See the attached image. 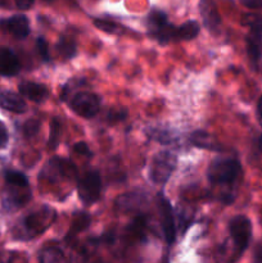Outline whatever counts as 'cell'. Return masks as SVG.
Masks as SVG:
<instances>
[{
  "label": "cell",
  "instance_id": "6da1fadb",
  "mask_svg": "<svg viewBox=\"0 0 262 263\" xmlns=\"http://www.w3.org/2000/svg\"><path fill=\"white\" fill-rule=\"evenodd\" d=\"M55 220V211L48 205H43L26 216L15 230V238L28 240L45 233Z\"/></svg>",
  "mask_w": 262,
  "mask_h": 263
},
{
  "label": "cell",
  "instance_id": "7a4b0ae2",
  "mask_svg": "<svg viewBox=\"0 0 262 263\" xmlns=\"http://www.w3.org/2000/svg\"><path fill=\"white\" fill-rule=\"evenodd\" d=\"M240 175V163L233 158H217L208 167V180L213 185H233Z\"/></svg>",
  "mask_w": 262,
  "mask_h": 263
},
{
  "label": "cell",
  "instance_id": "3957f363",
  "mask_svg": "<svg viewBox=\"0 0 262 263\" xmlns=\"http://www.w3.org/2000/svg\"><path fill=\"white\" fill-rule=\"evenodd\" d=\"M177 157L172 152H158L152 159L151 180L157 185H163L169 181L176 170Z\"/></svg>",
  "mask_w": 262,
  "mask_h": 263
},
{
  "label": "cell",
  "instance_id": "277c9868",
  "mask_svg": "<svg viewBox=\"0 0 262 263\" xmlns=\"http://www.w3.org/2000/svg\"><path fill=\"white\" fill-rule=\"evenodd\" d=\"M102 192V180L99 172L92 170L84 174L77 182V193L79 198L85 205H91L100 198Z\"/></svg>",
  "mask_w": 262,
  "mask_h": 263
},
{
  "label": "cell",
  "instance_id": "5b68a950",
  "mask_svg": "<svg viewBox=\"0 0 262 263\" xmlns=\"http://www.w3.org/2000/svg\"><path fill=\"white\" fill-rule=\"evenodd\" d=\"M229 230H230L231 239L234 241V247H235V259L240 257V254L248 247L249 240H251L252 235V225L251 221L243 215L235 216L233 220L230 221L229 225Z\"/></svg>",
  "mask_w": 262,
  "mask_h": 263
},
{
  "label": "cell",
  "instance_id": "8992f818",
  "mask_svg": "<svg viewBox=\"0 0 262 263\" xmlns=\"http://www.w3.org/2000/svg\"><path fill=\"white\" fill-rule=\"evenodd\" d=\"M149 32L161 44H167L176 39V28L167 22V17L161 10H152L148 17Z\"/></svg>",
  "mask_w": 262,
  "mask_h": 263
},
{
  "label": "cell",
  "instance_id": "52a82bcc",
  "mask_svg": "<svg viewBox=\"0 0 262 263\" xmlns=\"http://www.w3.org/2000/svg\"><path fill=\"white\" fill-rule=\"evenodd\" d=\"M69 108L80 117L91 118L99 112L100 99L92 92H77L69 102Z\"/></svg>",
  "mask_w": 262,
  "mask_h": 263
},
{
  "label": "cell",
  "instance_id": "ba28073f",
  "mask_svg": "<svg viewBox=\"0 0 262 263\" xmlns=\"http://www.w3.org/2000/svg\"><path fill=\"white\" fill-rule=\"evenodd\" d=\"M76 175V168L71 162L63 158H53L46 163L41 177L54 182L62 179H71Z\"/></svg>",
  "mask_w": 262,
  "mask_h": 263
},
{
  "label": "cell",
  "instance_id": "9c48e42d",
  "mask_svg": "<svg viewBox=\"0 0 262 263\" xmlns=\"http://www.w3.org/2000/svg\"><path fill=\"white\" fill-rule=\"evenodd\" d=\"M158 208L159 215H161V223L163 236L169 244H172L176 238V229H175V220H174V211H172L171 204L169 200L159 195L158 197Z\"/></svg>",
  "mask_w": 262,
  "mask_h": 263
},
{
  "label": "cell",
  "instance_id": "30bf717a",
  "mask_svg": "<svg viewBox=\"0 0 262 263\" xmlns=\"http://www.w3.org/2000/svg\"><path fill=\"white\" fill-rule=\"evenodd\" d=\"M146 204V197L143 193L131 192L120 195L116 199V210L120 213H134L143 210Z\"/></svg>",
  "mask_w": 262,
  "mask_h": 263
},
{
  "label": "cell",
  "instance_id": "8fae6325",
  "mask_svg": "<svg viewBox=\"0 0 262 263\" xmlns=\"http://www.w3.org/2000/svg\"><path fill=\"white\" fill-rule=\"evenodd\" d=\"M200 14L204 26L211 32H218L221 18L213 0H200Z\"/></svg>",
  "mask_w": 262,
  "mask_h": 263
},
{
  "label": "cell",
  "instance_id": "7c38bea8",
  "mask_svg": "<svg viewBox=\"0 0 262 263\" xmlns=\"http://www.w3.org/2000/svg\"><path fill=\"white\" fill-rule=\"evenodd\" d=\"M21 95L35 103H43L49 97V90L45 85L33 81H22L18 85Z\"/></svg>",
  "mask_w": 262,
  "mask_h": 263
},
{
  "label": "cell",
  "instance_id": "4fadbf2b",
  "mask_svg": "<svg viewBox=\"0 0 262 263\" xmlns=\"http://www.w3.org/2000/svg\"><path fill=\"white\" fill-rule=\"evenodd\" d=\"M0 108L12 113H25L27 110V104L25 100L15 92L10 90L0 89Z\"/></svg>",
  "mask_w": 262,
  "mask_h": 263
},
{
  "label": "cell",
  "instance_id": "5bb4252c",
  "mask_svg": "<svg viewBox=\"0 0 262 263\" xmlns=\"http://www.w3.org/2000/svg\"><path fill=\"white\" fill-rule=\"evenodd\" d=\"M3 25H4L5 30L18 40L27 37L30 33V22L25 15H13L8 20L3 21Z\"/></svg>",
  "mask_w": 262,
  "mask_h": 263
},
{
  "label": "cell",
  "instance_id": "9a60e30c",
  "mask_svg": "<svg viewBox=\"0 0 262 263\" xmlns=\"http://www.w3.org/2000/svg\"><path fill=\"white\" fill-rule=\"evenodd\" d=\"M21 69V62L14 51L8 48H0V74L15 76Z\"/></svg>",
  "mask_w": 262,
  "mask_h": 263
},
{
  "label": "cell",
  "instance_id": "2e32d148",
  "mask_svg": "<svg viewBox=\"0 0 262 263\" xmlns=\"http://www.w3.org/2000/svg\"><path fill=\"white\" fill-rule=\"evenodd\" d=\"M247 50L254 68L262 69V40L251 33L247 37Z\"/></svg>",
  "mask_w": 262,
  "mask_h": 263
},
{
  "label": "cell",
  "instance_id": "e0dca14e",
  "mask_svg": "<svg viewBox=\"0 0 262 263\" xmlns=\"http://www.w3.org/2000/svg\"><path fill=\"white\" fill-rule=\"evenodd\" d=\"M199 31L200 27L198 25V22H195V21H188L184 25L180 26L179 28H176V39L184 41L193 40V39L197 37Z\"/></svg>",
  "mask_w": 262,
  "mask_h": 263
},
{
  "label": "cell",
  "instance_id": "ac0fdd59",
  "mask_svg": "<svg viewBox=\"0 0 262 263\" xmlns=\"http://www.w3.org/2000/svg\"><path fill=\"white\" fill-rule=\"evenodd\" d=\"M57 51L64 61L72 59L77 53L76 43L69 37H61L57 44Z\"/></svg>",
  "mask_w": 262,
  "mask_h": 263
},
{
  "label": "cell",
  "instance_id": "d6986e66",
  "mask_svg": "<svg viewBox=\"0 0 262 263\" xmlns=\"http://www.w3.org/2000/svg\"><path fill=\"white\" fill-rule=\"evenodd\" d=\"M190 140H192V144H194L198 148L210 149V151L216 149V145L215 143H213L212 138H211L205 131H195V133H193L192 136H190Z\"/></svg>",
  "mask_w": 262,
  "mask_h": 263
},
{
  "label": "cell",
  "instance_id": "ffe728a7",
  "mask_svg": "<svg viewBox=\"0 0 262 263\" xmlns=\"http://www.w3.org/2000/svg\"><path fill=\"white\" fill-rule=\"evenodd\" d=\"M40 263H66V258L58 248L49 247L40 253Z\"/></svg>",
  "mask_w": 262,
  "mask_h": 263
},
{
  "label": "cell",
  "instance_id": "44dd1931",
  "mask_svg": "<svg viewBox=\"0 0 262 263\" xmlns=\"http://www.w3.org/2000/svg\"><path fill=\"white\" fill-rule=\"evenodd\" d=\"M62 134V122L58 117H54L50 122V135L48 139V148L50 151H55L59 144Z\"/></svg>",
  "mask_w": 262,
  "mask_h": 263
},
{
  "label": "cell",
  "instance_id": "7402d4cb",
  "mask_svg": "<svg viewBox=\"0 0 262 263\" xmlns=\"http://www.w3.org/2000/svg\"><path fill=\"white\" fill-rule=\"evenodd\" d=\"M146 135L149 136L153 140L158 141L161 144H171L175 140L174 134H171V131H167L164 128H156L151 127L146 130Z\"/></svg>",
  "mask_w": 262,
  "mask_h": 263
},
{
  "label": "cell",
  "instance_id": "603a6c76",
  "mask_svg": "<svg viewBox=\"0 0 262 263\" xmlns=\"http://www.w3.org/2000/svg\"><path fill=\"white\" fill-rule=\"evenodd\" d=\"M5 181L9 186H17V187H28V180L22 172L13 171V170H8L5 172Z\"/></svg>",
  "mask_w": 262,
  "mask_h": 263
},
{
  "label": "cell",
  "instance_id": "cb8c5ba5",
  "mask_svg": "<svg viewBox=\"0 0 262 263\" xmlns=\"http://www.w3.org/2000/svg\"><path fill=\"white\" fill-rule=\"evenodd\" d=\"M90 222H91V217H90L87 213L85 212H80L76 213L73 216V220H72V225H71V234L80 233V231L85 230V229L89 228Z\"/></svg>",
  "mask_w": 262,
  "mask_h": 263
},
{
  "label": "cell",
  "instance_id": "d4e9b609",
  "mask_svg": "<svg viewBox=\"0 0 262 263\" xmlns=\"http://www.w3.org/2000/svg\"><path fill=\"white\" fill-rule=\"evenodd\" d=\"M94 26L100 31L107 33H121L122 27L113 21L108 20H94Z\"/></svg>",
  "mask_w": 262,
  "mask_h": 263
},
{
  "label": "cell",
  "instance_id": "484cf974",
  "mask_svg": "<svg viewBox=\"0 0 262 263\" xmlns=\"http://www.w3.org/2000/svg\"><path fill=\"white\" fill-rule=\"evenodd\" d=\"M246 23L249 26L252 35L262 40V17L258 15H248L246 17Z\"/></svg>",
  "mask_w": 262,
  "mask_h": 263
},
{
  "label": "cell",
  "instance_id": "4316f807",
  "mask_svg": "<svg viewBox=\"0 0 262 263\" xmlns=\"http://www.w3.org/2000/svg\"><path fill=\"white\" fill-rule=\"evenodd\" d=\"M40 125L41 122L39 120H36V118H31V120L26 121L25 125H23L22 127L25 138H28V139L33 138V136L39 133V130H40Z\"/></svg>",
  "mask_w": 262,
  "mask_h": 263
},
{
  "label": "cell",
  "instance_id": "83f0119b",
  "mask_svg": "<svg viewBox=\"0 0 262 263\" xmlns=\"http://www.w3.org/2000/svg\"><path fill=\"white\" fill-rule=\"evenodd\" d=\"M36 48H38L39 55L41 57V59H43L44 62H50V54H49V48L45 39L39 37L38 40H36Z\"/></svg>",
  "mask_w": 262,
  "mask_h": 263
},
{
  "label": "cell",
  "instance_id": "f1b7e54d",
  "mask_svg": "<svg viewBox=\"0 0 262 263\" xmlns=\"http://www.w3.org/2000/svg\"><path fill=\"white\" fill-rule=\"evenodd\" d=\"M127 116V112H126V109H117V110H109V113H108V122H120V121H122L123 118Z\"/></svg>",
  "mask_w": 262,
  "mask_h": 263
},
{
  "label": "cell",
  "instance_id": "f546056e",
  "mask_svg": "<svg viewBox=\"0 0 262 263\" xmlns=\"http://www.w3.org/2000/svg\"><path fill=\"white\" fill-rule=\"evenodd\" d=\"M73 151L76 152V153L81 154V156H86V157L91 156V152H90L89 146H87V144L84 143V141H79V143L74 144Z\"/></svg>",
  "mask_w": 262,
  "mask_h": 263
},
{
  "label": "cell",
  "instance_id": "4dcf8cb0",
  "mask_svg": "<svg viewBox=\"0 0 262 263\" xmlns=\"http://www.w3.org/2000/svg\"><path fill=\"white\" fill-rule=\"evenodd\" d=\"M8 140H9V135H8V130L5 127L4 123L0 121V149L5 148L8 144Z\"/></svg>",
  "mask_w": 262,
  "mask_h": 263
},
{
  "label": "cell",
  "instance_id": "1f68e13d",
  "mask_svg": "<svg viewBox=\"0 0 262 263\" xmlns=\"http://www.w3.org/2000/svg\"><path fill=\"white\" fill-rule=\"evenodd\" d=\"M33 2H35V0H14L15 5H17L18 9L21 10L30 9V8L33 5Z\"/></svg>",
  "mask_w": 262,
  "mask_h": 263
},
{
  "label": "cell",
  "instance_id": "d6a6232c",
  "mask_svg": "<svg viewBox=\"0 0 262 263\" xmlns=\"http://www.w3.org/2000/svg\"><path fill=\"white\" fill-rule=\"evenodd\" d=\"M244 5L249 8H259L262 7V0H241Z\"/></svg>",
  "mask_w": 262,
  "mask_h": 263
},
{
  "label": "cell",
  "instance_id": "836d02e7",
  "mask_svg": "<svg viewBox=\"0 0 262 263\" xmlns=\"http://www.w3.org/2000/svg\"><path fill=\"white\" fill-rule=\"evenodd\" d=\"M254 262L262 263V244L257 246L256 251H254Z\"/></svg>",
  "mask_w": 262,
  "mask_h": 263
},
{
  "label": "cell",
  "instance_id": "e575fe53",
  "mask_svg": "<svg viewBox=\"0 0 262 263\" xmlns=\"http://www.w3.org/2000/svg\"><path fill=\"white\" fill-rule=\"evenodd\" d=\"M257 117H258V121L262 125V97L259 98L258 104H257Z\"/></svg>",
  "mask_w": 262,
  "mask_h": 263
},
{
  "label": "cell",
  "instance_id": "d590c367",
  "mask_svg": "<svg viewBox=\"0 0 262 263\" xmlns=\"http://www.w3.org/2000/svg\"><path fill=\"white\" fill-rule=\"evenodd\" d=\"M258 148H259V151L262 152V135H261V138H259V141H258Z\"/></svg>",
  "mask_w": 262,
  "mask_h": 263
},
{
  "label": "cell",
  "instance_id": "8d00e7d4",
  "mask_svg": "<svg viewBox=\"0 0 262 263\" xmlns=\"http://www.w3.org/2000/svg\"><path fill=\"white\" fill-rule=\"evenodd\" d=\"M46 2H50V0H46Z\"/></svg>",
  "mask_w": 262,
  "mask_h": 263
}]
</instances>
